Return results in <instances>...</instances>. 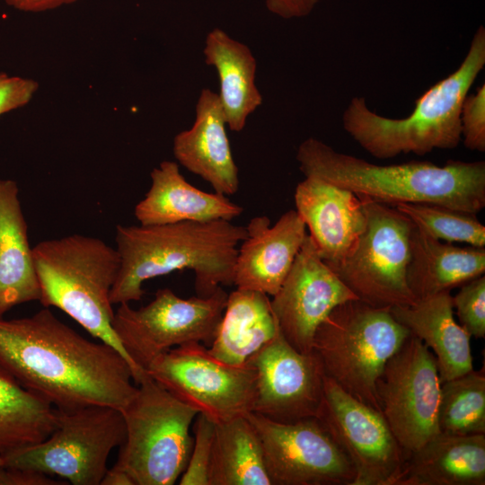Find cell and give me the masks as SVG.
Masks as SVG:
<instances>
[{
  "label": "cell",
  "instance_id": "74e56055",
  "mask_svg": "<svg viewBox=\"0 0 485 485\" xmlns=\"http://www.w3.org/2000/svg\"><path fill=\"white\" fill-rule=\"evenodd\" d=\"M100 485H134L130 477L123 471L108 469Z\"/></svg>",
  "mask_w": 485,
  "mask_h": 485
},
{
  "label": "cell",
  "instance_id": "f1b7e54d",
  "mask_svg": "<svg viewBox=\"0 0 485 485\" xmlns=\"http://www.w3.org/2000/svg\"><path fill=\"white\" fill-rule=\"evenodd\" d=\"M438 425L450 435L485 434L484 369L441 384Z\"/></svg>",
  "mask_w": 485,
  "mask_h": 485
},
{
  "label": "cell",
  "instance_id": "5b68a950",
  "mask_svg": "<svg viewBox=\"0 0 485 485\" xmlns=\"http://www.w3.org/2000/svg\"><path fill=\"white\" fill-rule=\"evenodd\" d=\"M32 256L41 305L60 309L117 349L137 384L146 371L132 362L112 327L115 312L110 295L120 268L118 251L99 238L75 234L38 242Z\"/></svg>",
  "mask_w": 485,
  "mask_h": 485
},
{
  "label": "cell",
  "instance_id": "9a60e30c",
  "mask_svg": "<svg viewBox=\"0 0 485 485\" xmlns=\"http://www.w3.org/2000/svg\"><path fill=\"white\" fill-rule=\"evenodd\" d=\"M256 371L252 412L280 423L315 418L324 372L317 356L293 348L279 331L247 361Z\"/></svg>",
  "mask_w": 485,
  "mask_h": 485
},
{
  "label": "cell",
  "instance_id": "8d00e7d4",
  "mask_svg": "<svg viewBox=\"0 0 485 485\" xmlns=\"http://www.w3.org/2000/svg\"><path fill=\"white\" fill-rule=\"evenodd\" d=\"M9 5L24 12H42L55 9L76 0H4Z\"/></svg>",
  "mask_w": 485,
  "mask_h": 485
},
{
  "label": "cell",
  "instance_id": "d590c367",
  "mask_svg": "<svg viewBox=\"0 0 485 485\" xmlns=\"http://www.w3.org/2000/svg\"><path fill=\"white\" fill-rule=\"evenodd\" d=\"M319 0H266L268 10L283 19L303 18L311 13Z\"/></svg>",
  "mask_w": 485,
  "mask_h": 485
},
{
  "label": "cell",
  "instance_id": "484cf974",
  "mask_svg": "<svg viewBox=\"0 0 485 485\" xmlns=\"http://www.w3.org/2000/svg\"><path fill=\"white\" fill-rule=\"evenodd\" d=\"M203 54L206 64L216 67L218 74V97L226 125L232 131L239 132L262 103L255 84L256 59L245 44L219 28L207 35Z\"/></svg>",
  "mask_w": 485,
  "mask_h": 485
},
{
  "label": "cell",
  "instance_id": "d6986e66",
  "mask_svg": "<svg viewBox=\"0 0 485 485\" xmlns=\"http://www.w3.org/2000/svg\"><path fill=\"white\" fill-rule=\"evenodd\" d=\"M225 125L218 94L203 89L195 121L190 129L175 136L173 154L183 167L207 181L215 192L226 196L237 192L239 177Z\"/></svg>",
  "mask_w": 485,
  "mask_h": 485
},
{
  "label": "cell",
  "instance_id": "ffe728a7",
  "mask_svg": "<svg viewBox=\"0 0 485 485\" xmlns=\"http://www.w3.org/2000/svg\"><path fill=\"white\" fill-rule=\"evenodd\" d=\"M151 187L135 207L140 225L232 221L243 208L225 195L198 190L182 176L176 163L162 162L151 172Z\"/></svg>",
  "mask_w": 485,
  "mask_h": 485
},
{
  "label": "cell",
  "instance_id": "d4e9b609",
  "mask_svg": "<svg viewBox=\"0 0 485 485\" xmlns=\"http://www.w3.org/2000/svg\"><path fill=\"white\" fill-rule=\"evenodd\" d=\"M278 331L269 295L236 288L228 294L224 314L207 349L224 363L243 365L269 342Z\"/></svg>",
  "mask_w": 485,
  "mask_h": 485
},
{
  "label": "cell",
  "instance_id": "8992f818",
  "mask_svg": "<svg viewBox=\"0 0 485 485\" xmlns=\"http://www.w3.org/2000/svg\"><path fill=\"white\" fill-rule=\"evenodd\" d=\"M410 334L388 309L349 300L336 306L319 325L312 351L326 376L360 401L381 410L377 380Z\"/></svg>",
  "mask_w": 485,
  "mask_h": 485
},
{
  "label": "cell",
  "instance_id": "e0dca14e",
  "mask_svg": "<svg viewBox=\"0 0 485 485\" xmlns=\"http://www.w3.org/2000/svg\"><path fill=\"white\" fill-rule=\"evenodd\" d=\"M295 211L309 230L322 260L333 268L355 248L366 218L355 193L315 177H305L295 190Z\"/></svg>",
  "mask_w": 485,
  "mask_h": 485
},
{
  "label": "cell",
  "instance_id": "f35d334b",
  "mask_svg": "<svg viewBox=\"0 0 485 485\" xmlns=\"http://www.w3.org/2000/svg\"><path fill=\"white\" fill-rule=\"evenodd\" d=\"M2 465H3V460H2V458H1V456H0V467H1Z\"/></svg>",
  "mask_w": 485,
  "mask_h": 485
},
{
  "label": "cell",
  "instance_id": "30bf717a",
  "mask_svg": "<svg viewBox=\"0 0 485 485\" xmlns=\"http://www.w3.org/2000/svg\"><path fill=\"white\" fill-rule=\"evenodd\" d=\"M228 293L218 287L209 296L181 298L169 288L156 291L146 305L120 304L112 327L132 362L145 370L170 348L191 342L210 345L224 314Z\"/></svg>",
  "mask_w": 485,
  "mask_h": 485
},
{
  "label": "cell",
  "instance_id": "8fae6325",
  "mask_svg": "<svg viewBox=\"0 0 485 485\" xmlns=\"http://www.w3.org/2000/svg\"><path fill=\"white\" fill-rule=\"evenodd\" d=\"M145 371L216 424L252 412L254 367L248 362L240 366L224 363L199 342L168 349L152 360Z\"/></svg>",
  "mask_w": 485,
  "mask_h": 485
},
{
  "label": "cell",
  "instance_id": "4fadbf2b",
  "mask_svg": "<svg viewBox=\"0 0 485 485\" xmlns=\"http://www.w3.org/2000/svg\"><path fill=\"white\" fill-rule=\"evenodd\" d=\"M352 464V485H392L407 457L381 410L324 375L315 417Z\"/></svg>",
  "mask_w": 485,
  "mask_h": 485
},
{
  "label": "cell",
  "instance_id": "83f0119b",
  "mask_svg": "<svg viewBox=\"0 0 485 485\" xmlns=\"http://www.w3.org/2000/svg\"><path fill=\"white\" fill-rule=\"evenodd\" d=\"M56 428V408L0 368V455L35 445Z\"/></svg>",
  "mask_w": 485,
  "mask_h": 485
},
{
  "label": "cell",
  "instance_id": "7a4b0ae2",
  "mask_svg": "<svg viewBox=\"0 0 485 485\" xmlns=\"http://www.w3.org/2000/svg\"><path fill=\"white\" fill-rule=\"evenodd\" d=\"M246 234L245 227L225 220L118 225L120 268L110 291L111 304L141 300L145 281L177 270L194 271L200 297L233 285L237 246Z\"/></svg>",
  "mask_w": 485,
  "mask_h": 485
},
{
  "label": "cell",
  "instance_id": "6da1fadb",
  "mask_svg": "<svg viewBox=\"0 0 485 485\" xmlns=\"http://www.w3.org/2000/svg\"><path fill=\"white\" fill-rule=\"evenodd\" d=\"M0 368L58 410H121L137 389L117 349L85 339L47 307L30 317H0Z\"/></svg>",
  "mask_w": 485,
  "mask_h": 485
},
{
  "label": "cell",
  "instance_id": "e575fe53",
  "mask_svg": "<svg viewBox=\"0 0 485 485\" xmlns=\"http://www.w3.org/2000/svg\"><path fill=\"white\" fill-rule=\"evenodd\" d=\"M44 472L20 468L0 467V485H64Z\"/></svg>",
  "mask_w": 485,
  "mask_h": 485
},
{
  "label": "cell",
  "instance_id": "ba28073f",
  "mask_svg": "<svg viewBox=\"0 0 485 485\" xmlns=\"http://www.w3.org/2000/svg\"><path fill=\"white\" fill-rule=\"evenodd\" d=\"M57 410V428L44 440L0 455L4 467L57 475L74 485H100L107 461L126 437L120 410L91 405Z\"/></svg>",
  "mask_w": 485,
  "mask_h": 485
},
{
  "label": "cell",
  "instance_id": "9c48e42d",
  "mask_svg": "<svg viewBox=\"0 0 485 485\" xmlns=\"http://www.w3.org/2000/svg\"><path fill=\"white\" fill-rule=\"evenodd\" d=\"M362 200L366 225L354 250L331 268L357 297L376 308L416 303L407 267L413 222L395 207Z\"/></svg>",
  "mask_w": 485,
  "mask_h": 485
},
{
  "label": "cell",
  "instance_id": "44dd1931",
  "mask_svg": "<svg viewBox=\"0 0 485 485\" xmlns=\"http://www.w3.org/2000/svg\"><path fill=\"white\" fill-rule=\"evenodd\" d=\"M393 318L432 352L441 383L473 369L471 335L455 322L450 290L389 309Z\"/></svg>",
  "mask_w": 485,
  "mask_h": 485
},
{
  "label": "cell",
  "instance_id": "5bb4252c",
  "mask_svg": "<svg viewBox=\"0 0 485 485\" xmlns=\"http://www.w3.org/2000/svg\"><path fill=\"white\" fill-rule=\"evenodd\" d=\"M262 447L271 485H352L355 470L316 418L280 423L246 415Z\"/></svg>",
  "mask_w": 485,
  "mask_h": 485
},
{
  "label": "cell",
  "instance_id": "1f68e13d",
  "mask_svg": "<svg viewBox=\"0 0 485 485\" xmlns=\"http://www.w3.org/2000/svg\"><path fill=\"white\" fill-rule=\"evenodd\" d=\"M460 325L476 339L485 337V277H476L462 285L453 296Z\"/></svg>",
  "mask_w": 485,
  "mask_h": 485
},
{
  "label": "cell",
  "instance_id": "2e32d148",
  "mask_svg": "<svg viewBox=\"0 0 485 485\" xmlns=\"http://www.w3.org/2000/svg\"><path fill=\"white\" fill-rule=\"evenodd\" d=\"M355 299L307 234L270 305L285 340L299 352L310 353L319 325L336 306Z\"/></svg>",
  "mask_w": 485,
  "mask_h": 485
},
{
  "label": "cell",
  "instance_id": "277c9868",
  "mask_svg": "<svg viewBox=\"0 0 485 485\" xmlns=\"http://www.w3.org/2000/svg\"><path fill=\"white\" fill-rule=\"evenodd\" d=\"M484 66L485 29L481 25L459 66L423 93L408 117H384L370 110L364 97L356 96L343 111V128L377 159L454 149L462 140L463 101Z\"/></svg>",
  "mask_w": 485,
  "mask_h": 485
},
{
  "label": "cell",
  "instance_id": "cb8c5ba5",
  "mask_svg": "<svg viewBox=\"0 0 485 485\" xmlns=\"http://www.w3.org/2000/svg\"><path fill=\"white\" fill-rule=\"evenodd\" d=\"M484 271V247L461 248L441 242L413 225L406 278L416 301L451 291Z\"/></svg>",
  "mask_w": 485,
  "mask_h": 485
},
{
  "label": "cell",
  "instance_id": "4316f807",
  "mask_svg": "<svg viewBox=\"0 0 485 485\" xmlns=\"http://www.w3.org/2000/svg\"><path fill=\"white\" fill-rule=\"evenodd\" d=\"M209 485H271L259 435L246 415L216 424Z\"/></svg>",
  "mask_w": 485,
  "mask_h": 485
},
{
  "label": "cell",
  "instance_id": "7c38bea8",
  "mask_svg": "<svg viewBox=\"0 0 485 485\" xmlns=\"http://www.w3.org/2000/svg\"><path fill=\"white\" fill-rule=\"evenodd\" d=\"M441 384L434 355L412 334L377 380L381 411L407 458L440 433Z\"/></svg>",
  "mask_w": 485,
  "mask_h": 485
},
{
  "label": "cell",
  "instance_id": "52a82bcc",
  "mask_svg": "<svg viewBox=\"0 0 485 485\" xmlns=\"http://www.w3.org/2000/svg\"><path fill=\"white\" fill-rule=\"evenodd\" d=\"M120 411L126 437L113 468L134 485H172L184 472L192 448L190 430L198 412L146 372Z\"/></svg>",
  "mask_w": 485,
  "mask_h": 485
},
{
  "label": "cell",
  "instance_id": "f546056e",
  "mask_svg": "<svg viewBox=\"0 0 485 485\" xmlns=\"http://www.w3.org/2000/svg\"><path fill=\"white\" fill-rule=\"evenodd\" d=\"M393 207L419 229L437 240L485 246V226L475 214L424 203H401Z\"/></svg>",
  "mask_w": 485,
  "mask_h": 485
},
{
  "label": "cell",
  "instance_id": "603a6c76",
  "mask_svg": "<svg viewBox=\"0 0 485 485\" xmlns=\"http://www.w3.org/2000/svg\"><path fill=\"white\" fill-rule=\"evenodd\" d=\"M27 232L17 183L0 180V317L15 305L40 299Z\"/></svg>",
  "mask_w": 485,
  "mask_h": 485
},
{
  "label": "cell",
  "instance_id": "ac0fdd59",
  "mask_svg": "<svg viewBox=\"0 0 485 485\" xmlns=\"http://www.w3.org/2000/svg\"><path fill=\"white\" fill-rule=\"evenodd\" d=\"M245 228L247 234L238 249L233 285L273 296L307 235L305 225L292 209L273 225L268 216H260L251 219Z\"/></svg>",
  "mask_w": 485,
  "mask_h": 485
},
{
  "label": "cell",
  "instance_id": "3957f363",
  "mask_svg": "<svg viewBox=\"0 0 485 485\" xmlns=\"http://www.w3.org/2000/svg\"><path fill=\"white\" fill-rule=\"evenodd\" d=\"M296 160L304 177L321 179L379 203L433 204L475 215L485 207L484 161L450 160L443 166L427 161L379 165L336 151L313 137L299 145Z\"/></svg>",
  "mask_w": 485,
  "mask_h": 485
},
{
  "label": "cell",
  "instance_id": "4dcf8cb0",
  "mask_svg": "<svg viewBox=\"0 0 485 485\" xmlns=\"http://www.w3.org/2000/svg\"><path fill=\"white\" fill-rule=\"evenodd\" d=\"M215 428L216 423L201 413L197 415L192 448L180 485H209Z\"/></svg>",
  "mask_w": 485,
  "mask_h": 485
},
{
  "label": "cell",
  "instance_id": "836d02e7",
  "mask_svg": "<svg viewBox=\"0 0 485 485\" xmlns=\"http://www.w3.org/2000/svg\"><path fill=\"white\" fill-rule=\"evenodd\" d=\"M38 87L31 79L0 73V115L26 105Z\"/></svg>",
  "mask_w": 485,
  "mask_h": 485
},
{
  "label": "cell",
  "instance_id": "7402d4cb",
  "mask_svg": "<svg viewBox=\"0 0 485 485\" xmlns=\"http://www.w3.org/2000/svg\"><path fill=\"white\" fill-rule=\"evenodd\" d=\"M485 434L440 432L412 452L392 485H484Z\"/></svg>",
  "mask_w": 485,
  "mask_h": 485
},
{
  "label": "cell",
  "instance_id": "d6a6232c",
  "mask_svg": "<svg viewBox=\"0 0 485 485\" xmlns=\"http://www.w3.org/2000/svg\"><path fill=\"white\" fill-rule=\"evenodd\" d=\"M463 145L472 151H485V84L464 98L460 113Z\"/></svg>",
  "mask_w": 485,
  "mask_h": 485
}]
</instances>
